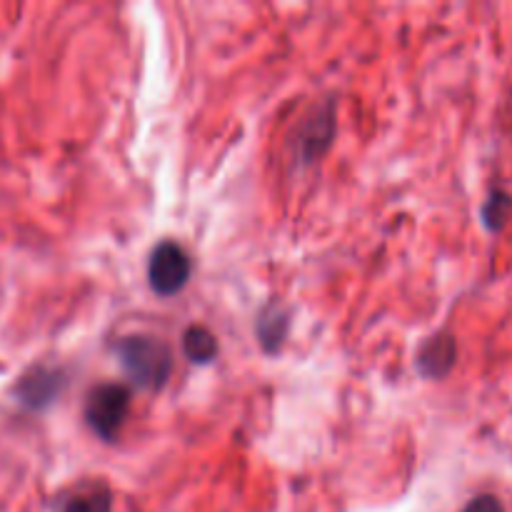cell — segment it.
<instances>
[{"instance_id":"1","label":"cell","mask_w":512,"mask_h":512,"mask_svg":"<svg viewBox=\"0 0 512 512\" xmlns=\"http://www.w3.org/2000/svg\"><path fill=\"white\" fill-rule=\"evenodd\" d=\"M125 375L140 390H160L173 373V350L150 335H128L115 348Z\"/></svg>"},{"instance_id":"2","label":"cell","mask_w":512,"mask_h":512,"mask_svg":"<svg viewBox=\"0 0 512 512\" xmlns=\"http://www.w3.org/2000/svg\"><path fill=\"white\" fill-rule=\"evenodd\" d=\"M130 408V390L120 383H103L85 398V423L103 440H113Z\"/></svg>"},{"instance_id":"3","label":"cell","mask_w":512,"mask_h":512,"mask_svg":"<svg viewBox=\"0 0 512 512\" xmlns=\"http://www.w3.org/2000/svg\"><path fill=\"white\" fill-rule=\"evenodd\" d=\"M190 273H193V265H190L188 253L178 243H173V240L160 243L153 250V255H150L148 280L150 288L160 298H173V295H178L190 280Z\"/></svg>"},{"instance_id":"4","label":"cell","mask_w":512,"mask_h":512,"mask_svg":"<svg viewBox=\"0 0 512 512\" xmlns=\"http://www.w3.org/2000/svg\"><path fill=\"white\" fill-rule=\"evenodd\" d=\"M65 385L63 370L48 368V365H35L15 385V395L20 403L30 410H43L58 398Z\"/></svg>"},{"instance_id":"5","label":"cell","mask_w":512,"mask_h":512,"mask_svg":"<svg viewBox=\"0 0 512 512\" xmlns=\"http://www.w3.org/2000/svg\"><path fill=\"white\" fill-rule=\"evenodd\" d=\"M458 360V343L453 335L438 333L418 350V370L425 378H445Z\"/></svg>"},{"instance_id":"6","label":"cell","mask_w":512,"mask_h":512,"mask_svg":"<svg viewBox=\"0 0 512 512\" xmlns=\"http://www.w3.org/2000/svg\"><path fill=\"white\" fill-rule=\"evenodd\" d=\"M333 135H335V118H333V105H328L325 110H318L315 115H310L305 120L303 130H300V158L305 163H313L315 158L325 153L333 143Z\"/></svg>"},{"instance_id":"7","label":"cell","mask_w":512,"mask_h":512,"mask_svg":"<svg viewBox=\"0 0 512 512\" xmlns=\"http://www.w3.org/2000/svg\"><path fill=\"white\" fill-rule=\"evenodd\" d=\"M290 328V313L280 303H270L260 310L258 315V333L260 345H263L265 353H280L285 343V335Z\"/></svg>"},{"instance_id":"8","label":"cell","mask_w":512,"mask_h":512,"mask_svg":"<svg viewBox=\"0 0 512 512\" xmlns=\"http://www.w3.org/2000/svg\"><path fill=\"white\" fill-rule=\"evenodd\" d=\"M55 512H113V495L103 483L80 485L60 498Z\"/></svg>"},{"instance_id":"9","label":"cell","mask_w":512,"mask_h":512,"mask_svg":"<svg viewBox=\"0 0 512 512\" xmlns=\"http://www.w3.org/2000/svg\"><path fill=\"white\" fill-rule=\"evenodd\" d=\"M183 353L190 363L208 365L218 355V338L203 325H193L183 335Z\"/></svg>"},{"instance_id":"10","label":"cell","mask_w":512,"mask_h":512,"mask_svg":"<svg viewBox=\"0 0 512 512\" xmlns=\"http://www.w3.org/2000/svg\"><path fill=\"white\" fill-rule=\"evenodd\" d=\"M510 215H512V198L508 193H503V190H495V193L488 198V203L483 205L485 228L498 233V230L505 228Z\"/></svg>"},{"instance_id":"11","label":"cell","mask_w":512,"mask_h":512,"mask_svg":"<svg viewBox=\"0 0 512 512\" xmlns=\"http://www.w3.org/2000/svg\"><path fill=\"white\" fill-rule=\"evenodd\" d=\"M460 512H505V508H503V503H500L498 495L485 493V495H478V498L470 500V503L465 505Z\"/></svg>"}]
</instances>
